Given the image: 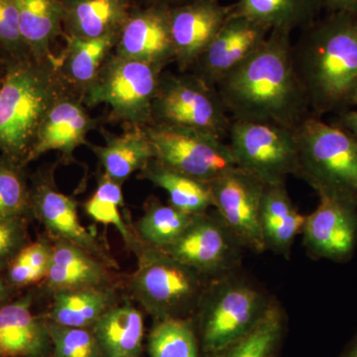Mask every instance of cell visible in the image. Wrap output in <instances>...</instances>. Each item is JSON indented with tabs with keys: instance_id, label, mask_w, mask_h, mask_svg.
<instances>
[{
	"instance_id": "cell-17",
	"label": "cell",
	"mask_w": 357,
	"mask_h": 357,
	"mask_svg": "<svg viewBox=\"0 0 357 357\" xmlns=\"http://www.w3.org/2000/svg\"><path fill=\"white\" fill-rule=\"evenodd\" d=\"M46 318L32 311L26 295L0 307V357H52Z\"/></svg>"
},
{
	"instance_id": "cell-16",
	"label": "cell",
	"mask_w": 357,
	"mask_h": 357,
	"mask_svg": "<svg viewBox=\"0 0 357 357\" xmlns=\"http://www.w3.org/2000/svg\"><path fill=\"white\" fill-rule=\"evenodd\" d=\"M114 55L165 68L175 63L170 8L145 6L131 11L122 26Z\"/></svg>"
},
{
	"instance_id": "cell-35",
	"label": "cell",
	"mask_w": 357,
	"mask_h": 357,
	"mask_svg": "<svg viewBox=\"0 0 357 357\" xmlns=\"http://www.w3.org/2000/svg\"><path fill=\"white\" fill-rule=\"evenodd\" d=\"M46 321L53 345L52 357H105L93 331Z\"/></svg>"
},
{
	"instance_id": "cell-30",
	"label": "cell",
	"mask_w": 357,
	"mask_h": 357,
	"mask_svg": "<svg viewBox=\"0 0 357 357\" xmlns=\"http://www.w3.org/2000/svg\"><path fill=\"white\" fill-rule=\"evenodd\" d=\"M285 314L276 301L258 325L234 344L210 357H273L285 332Z\"/></svg>"
},
{
	"instance_id": "cell-37",
	"label": "cell",
	"mask_w": 357,
	"mask_h": 357,
	"mask_svg": "<svg viewBox=\"0 0 357 357\" xmlns=\"http://www.w3.org/2000/svg\"><path fill=\"white\" fill-rule=\"evenodd\" d=\"M27 243L24 217L0 218V271L6 269Z\"/></svg>"
},
{
	"instance_id": "cell-20",
	"label": "cell",
	"mask_w": 357,
	"mask_h": 357,
	"mask_svg": "<svg viewBox=\"0 0 357 357\" xmlns=\"http://www.w3.org/2000/svg\"><path fill=\"white\" fill-rule=\"evenodd\" d=\"M17 8L23 42L35 61L48 63L57 70L58 59L51 52V44L62 34L64 0H14Z\"/></svg>"
},
{
	"instance_id": "cell-18",
	"label": "cell",
	"mask_w": 357,
	"mask_h": 357,
	"mask_svg": "<svg viewBox=\"0 0 357 357\" xmlns=\"http://www.w3.org/2000/svg\"><path fill=\"white\" fill-rule=\"evenodd\" d=\"M93 128L96 122L82 102L61 93L42 122L25 161H32L53 150L70 156L76 148L86 143V135Z\"/></svg>"
},
{
	"instance_id": "cell-9",
	"label": "cell",
	"mask_w": 357,
	"mask_h": 357,
	"mask_svg": "<svg viewBox=\"0 0 357 357\" xmlns=\"http://www.w3.org/2000/svg\"><path fill=\"white\" fill-rule=\"evenodd\" d=\"M227 137L237 166L265 185L286 184L289 176H297L299 147L294 129L232 121Z\"/></svg>"
},
{
	"instance_id": "cell-38",
	"label": "cell",
	"mask_w": 357,
	"mask_h": 357,
	"mask_svg": "<svg viewBox=\"0 0 357 357\" xmlns=\"http://www.w3.org/2000/svg\"><path fill=\"white\" fill-rule=\"evenodd\" d=\"M0 41L13 49L24 44L14 0H0Z\"/></svg>"
},
{
	"instance_id": "cell-40",
	"label": "cell",
	"mask_w": 357,
	"mask_h": 357,
	"mask_svg": "<svg viewBox=\"0 0 357 357\" xmlns=\"http://www.w3.org/2000/svg\"><path fill=\"white\" fill-rule=\"evenodd\" d=\"M323 9L326 13H337V11H347V13H357V0H321Z\"/></svg>"
},
{
	"instance_id": "cell-22",
	"label": "cell",
	"mask_w": 357,
	"mask_h": 357,
	"mask_svg": "<svg viewBox=\"0 0 357 357\" xmlns=\"http://www.w3.org/2000/svg\"><path fill=\"white\" fill-rule=\"evenodd\" d=\"M52 250L47 285L54 292L100 287L107 273L98 258L70 241L60 239Z\"/></svg>"
},
{
	"instance_id": "cell-25",
	"label": "cell",
	"mask_w": 357,
	"mask_h": 357,
	"mask_svg": "<svg viewBox=\"0 0 357 357\" xmlns=\"http://www.w3.org/2000/svg\"><path fill=\"white\" fill-rule=\"evenodd\" d=\"M321 0H236L234 14L271 30L292 33L304 29L319 18Z\"/></svg>"
},
{
	"instance_id": "cell-7",
	"label": "cell",
	"mask_w": 357,
	"mask_h": 357,
	"mask_svg": "<svg viewBox=\"0 0 357 357\" xmlns=\"http://www.w3.org/2000/svg\"><path fill=\"white\" fill-rule=\"evenodd\" d=\"M164 70L112 54L84 93V102L91 107L105 103L115 121L144 128L152 122V103Z\"/></svg>"
},
{
	"instance_id": "cell-43",
	"label": "cell",
	"mask_w": 357,
	"mask_h": 357,
	"mask_svg": "<svg viewBox=\"0 0 357 357\" xmlns=\"http://www.w3.org/2000/svg\"><path fill=\"white\" fill-rule=\"evenodd\" d=\"M340 357H357V332L349 344L345 347Z\"/></svg>"
},
{
	"instance_id": "cell-39",
	"label": "cell",
	"mask_w": 357,
	"mask_h": 357,
	"mask_svg": "<svg viewBox=\"0 0 357 357\" xmlns=\"http://www.w3.org/2000/svg\"><path fill=\"white\" fill-rule=\"evenodd\" d=\"M332 123L351 132L357 138V105L354 109L337 114Z\"/></svg>"
},
{
	"instance_id": "cell-4",
	"label": "cell",
	"mask_w": 357,
	"mask_h": 357,
	"mask_svg": "<svg viewBox=\"0 0 357 357\" xmlns=\"http://www.w3.org/2000/svg\"><path fill=\"white\" fill-rule=\"evenodd\" d=\"M299 147L297 176L319 197L357 206V138L345 129L311 115L295 129Z\"/></svg>"
},
{
	"instance_id": "cell-31",
	"label": "cell",
	"mask_w": 357,
	"mask_h": 357,
	"mask_svg": "<svg viewBox=\"0 0 357 357\" xmlns=\"http://www.w3.org/2000/svg\"><path fill=\"white\" fill-rule=\"evenodd\" d=\"M197 215L154 199L138 222V232L150 248L165 250L184 234Z\"/></svg>"
},
{
	"instance_id": "cell-1",
	"label": "cell",
	"mask_w": 357,
	"mask_h": 357,
	"mask_svg": "<svg viewBox=\"0 0 357 357\" xmlns=\"http://www.w3.org/2000/svg\"><path fill=\"white\" fill-rule=\"evenodd\" d=\"M232 121L294 129L314 115L293 61L291 33L271 30L264 43L218 84Z\"/></svg>"
},
{
	"instance_id": "cell-13",
	"label": "cell",
	"mask_w": 357,
	"mask_h": 357,
	"mask_svg": "<svg viewBox=\"0 0 357 357\" xmlns=\"http://www.w3.org/2000/svg\"><path fill=\"white\" fill-rule=\"evenodd\" d=\"M307 252L316 259L349 261L357 246V206L330 197L306 215L302 230Z\"/></svg>"
},
{
	"instance_id": "cell-33",
	"label": "cell",
	"mask_w": 357,
	"mask_h": 357,
	"mask_svg": "<svg viewBox=\"0 0 357 357\" xmlns=\"http://www.w3.org/2000/svg\"><path fill=\"white\" fill-rule=\"evenodd\" d=\"M52 250L53 248L42 241L26 244L6 268V279L11 287H25L46 278Z\"/></svg>"
},
{
	"instance_id": "cell-26",
	"label": "cell",
	"mask_w": 357,
	"mask_h": 357,
	"mask_svg": "<svg viewBox=\"0 0 357 357\" xmlns=\"http://www.w3.org/2000/svg\"><path fill=\"white\" fill-rule=\"evenodd\" d=\"M93 328L105 357H139L144 319L135 307H109Z\"/></svg>"
},
{
	"instance_id": "cell-3",
	"label": "cell",
	"mask_w": 357,
	"mask_h": 357,
	"mask_svg": "<svg viewBox=\"0 0 357 357\" xmlns=\"http://www.w3.org/2000/svg\"><path fill=\"white\" fill-rule=\"evenodd\" d=\"M48 63L14 66L0 86V150L9 161L26 160L52 105L62 93Z\"/></svg>"
},
{
	"instance_id": "cell-5",
	"label": "cell",
	"mask_w": 357,
	"mask_h": 357,
	"mask_svg": "<svg viewBox=\"0 0 357 357\" xmlns=\"http://www.w3.org/2000/svg\"><path fill=\"white\" fill-rule=\"evenodd\" d=\"M272 301L234 273L213 282L202 299V347L208 356L245 337L261 321Z\"/></svg>"
},
{
	"instance_id": "cell-12",
	"label": "cell",
	"mask_w": 357,
	"mask_h": 357,
	"mask_svg": "<svg viewBox=\"0 0 357 357\" xmlns=\"http://www.w3.org/2000/svg\"><path fill=\"white\" fill-rule=\"evenodd\" d=\"M213 208L243 248L263 252L260 211L265 185L236 167L210 183Z\"/></svg>"
},
{
	"instance_id": "cell-2",
	"label": "cell",
	"mask_w": 357,
	"mask_h": 357,
	"mask_svg": "<svg viewBox=\"0 0 357 357\" xmlns=\"http://www.w3.org/2000/svg\"><path fill=\"white\" fill-rule=\"evenodd\" d=\"M293 61L312 114H340L357 105V13L337 11L302 29Z\"/></svg>"
},
{
	"instance_id": "cell-27",
	"label": "cell",
	"mask_w": 357,
	"mask_h": 357,
	"mask_svg": "<svg viewBox=\"0 0 357 357\" xmlns=\"http://www.w3.org/2000/svg\"><path fill=\"white\" fill-rule=\"evenodd\" d=\"M93 150L102 162L105 175L121 184L155 159L151 142L139 126L121 135H109L105 146H95Z\"/></svg>"
},
{
	"instance_id": "cell-28",
	"label": "cell",
	"mask_w": 357,
	"mask_h": 357,
	"mask_svg": "<svg viewBox=\"0 0 357 357\" xmlns=\"http://www.w3.org/2000/svg\"><path fill=\"white\" fill-rule=\"evenodd\" d=\"M147 178L168 192L171 204L178 210L191 215H202L213 206V194L208 183L202 182L169 168L152 159L141 170Z\"/></svg>"
},
{
	"instance_id": "cell-14",
	"label": "cell",
	"mask_w": 357,
	"mask_h": 357,
	"mask_svg": "<svg viewBox=\"0 0 357 357\" xmlns=\"http://www.w3.org/2000/svg\"><path fill=\"white\" fill-rule=\"evenodd\" d=\"M269 33L265 26L232 13L189 72L217 88L264 43Z\"/></svg>"
},
{
	"instance_id": "cell-36",
	"label": "cell",
	"mask_w": 357,
	"mask_h": 357,
	"mask_svg": "<svg viewBox=\"0 0 357 357\" xmlns=\"http://www.w3.org/2000/svg\"><path fill=\"white\" fill-rule=\"evenodd\" d=\"M13 162H0V218L24 217L30 206L24 182Z\"/></svg>"
},
{
	"instance_id": "cell-10",
	"label": "cell",
	"mask_w": 357,
	"mask_h": 357,
	"mask_svg": "<svg viewBox=\"0 0 357 357\" xmlns=\"http://www.w3.org/2000/svg\"><path fill=\"white\" fill-rule=\"evenodd\" d=\"M143 128L155 159L178 173L210 184L238 167L229 143L213 134L156 123Z\"/></svg>"
},
{
	"instance_id": "cell-8",
	"label": "cell",
	"mask_w": 357,
	"mask_h": 357,
	"mask_svg": "<svg viewBox=\"0 0 357 357\" xmlns=\"http://www.w3.org/2000/svg\"><path fill=\"white\" fill-rule=\"evenodd\" d=\"M202 276L163 251L150 248L134 274L133 292L157 319L178 318L203 299L208 287Z\"/></svg>"
},
{
	"instance_id": "cell-32",
	"label": "cell",
	"mask_w": 357,
	"mask_h": 357,
	"mask_svg": "<svg viewBox=\"0 0 357 357\" xmlns=\"http://www.w3.org/2000/svg\"><path fill=\"white\" fill-rule=\"evenodd\" d=\"M148 347L151 357H199L196 333L191 323L182 318L159 319Z\"/></svg>"
},
{
	"instance_id": "cell-23",
	"label": "cell",
	"mask_w": 357,
	"mask_h": 357,
	"mask_svg": "<svg viewBox=\"0 0 357 357\" xmlns=\"http://www.w3.org/2000/svg\"><path fill=\"white\" fill-rule=\"evenodd\" d=\"M119 36V33H114L100 38L84 39L67 35V48L58 60L60 81L63 79L84 96L112 55Z\"/></svg>"
},
{
	"instance_id": "cell-21",
	"label": "cell",
	"mask_w": 357,
	"mask_h": 357,
	"mask_svg": "<svg viewBox=\"0 0 357 357\" xmlns=\"http://www.w3.org/2000/svg\"><path fill=\"white\" fill-rule=\"evenodd\" d=\"M131 11V0H64L68 36L100 38L121 32Z\"/></svg>"
},
{
	"instance_id": "cell-15",
	"label": "cell",
	"mask_w": 357,
	"mask_h": 357,
	"mask_svg": "<svg viewBox=\"0 0 357 357\" xmlns=\"http://www.w3.org/2000/svg\"><path fill=\"white\" fill-rule=\"evenodd\" d=\"M232 13L234 3L225 6L220 0H192L171 7V36L180 72H189Z\"/></svg>"
},
{
	"instance_id": "cell-11",
	"label": "cell",
	"mask_w": 357,
	"mask_h": 357,
	"mask_svg": "<svg viewBox=\"0 0 357 357\" xmlns=\"http://www.w3.org/2000/svg\"><path fill=\"white\" fill-rule=\"evenodd\" d=\"M241 248L217 213L215 215L204 213L197 215L172 245L161 251L203 276L218 280L238 267Z\"/></svg>"
},
{
	"instance_id": "cell-6",
	"label": "cell",
	"mask_w": 357,
	"mask_h": 357,
	"mask_svg": "<svg viewBox=\"0 0 357 357\" xmlns=\"http://www.w3.org/2000/svg\"><path fill=\"white\" fill-rule=\"evenodd\" d=\"M231 122L217 88L191 72L161 75L151 123L194 129L225 139Z\"/></svg>"
},
{
	"instance_id": "cell-34",
	"label": "cell",
	"mask_w": 357,
	"mask_h": 357,
	"mask_svg": "<svg viewBox=\"0 0 357 357\" xmlns=\"http://www.w3.org/2000/svg\"><path fill=\"white\" fill-rule=\"evenodd\" d=\"M121 183L115 182L107 176H103L96 188L95 194L84 204L86 213L91 218L100 223L112 225L119 229L124 241H131L130 231L122 220L119 208L123 206Z\"/></svg>"
},
{
	"instance_id": "cell-29",
	"label": "cell",
	"mask_w": 357,
	"mask_h": 357,
	"mask_svg": "<svg viewBox=\"0 0 357 357\" xmlns=\"http://www.w3.org/2000/svg\"><path fill=\"white\" fill-rule=\"evenodd\" d=\"M112 295L100 287L77 289L55 293L48 319L72 328L93 326L109 307Z\"/></svg>"
},
{
	"instance_id": "cell-19",
	"label": "cell",
	"mask_w": 357,
	"mask_h": 357,
	"mask_svg": "<svg viewBox=\"0 0 357 357\" xmlns=\"http://www.w3.org/2000/svg\"><path fill=\"white\" fill-rule=\"evenodd\" d=\"M30 206L40 222L61 239L76 244L109 265L114 264L95 237L82 225L74 199L51 185L41 184L33 192Z\"/></svg>"
},
{
	"instance_id": "cell-42",
	"label": "cell",
	"mask_w": 357,
	"mask_h": 357,
	"mask_svg": "<svg viewBox=\"0 0 357 357\" xmlns=\"http://www.w3.org/2000/svg\"><path fill=\"white\" fill-rule=\"evenodd\" d=\"M142 1L144 2L145 6H166L171 8L192 0H142Z\"/></svg>"
},
{
	"instance_id": "cell-41",
	"label": "cell",
	"mask_w": 357,
	"mask_h": 357,
	"mask_svg": "<svg viewBox=\"0 0 357 357\" xmlns=\"http://www.w3.org/2000/svg\"><path fill=\"white\" fill-rule=\"evenodd\" d=\"M13 287H11L6 278H4L0 271V307L10 302L13 298Z\"/></svg>"
},
{
	"instance_id": "cell-24",
	"label": "cell",
	"mask_w": 357,
	"mask_h": 357,
	"mask_svg": "<svg viewBox=\"0 0 357 357\" xmlns=\"http://www.w3.org/2000/svg\"><path fill=\"white\" fill-rule=\"evenodd\" d=\"M305 220L306 215L294 206L286 184L265 187L260 211L265 248L289 255L296 237L302 234Z\"/></svg>"
}]
</instances>
